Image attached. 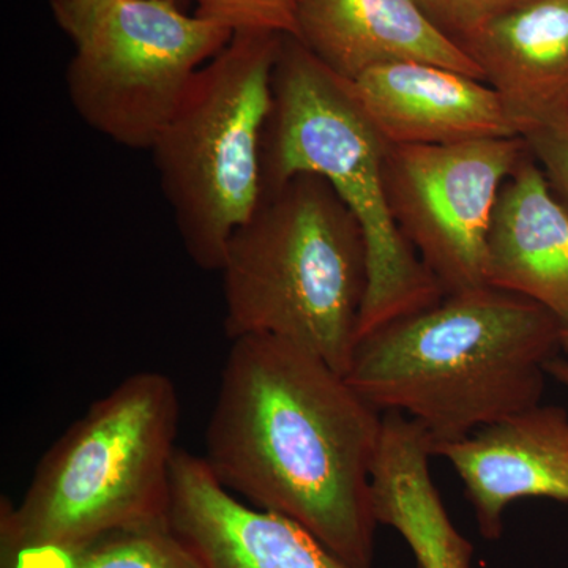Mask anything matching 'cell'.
<instances>
[{
	"label": "cell",
	"mask_w": 568,
	"mask_h": 568,
	"mask_svg": "<svg viewBox=\"0 0 568 568\" xmlns=\"http://www.w3.org/2000/svg\"><path fill=\"white\" fill-rule=\"evenodd\" d=\"M381 410L305 347L231 342L204 459L224 488L298 525L351 566L373 568Z\"/></svg>",
	"instance_id": "6da1fadb"
},
{
	"label": "cell",
	"mask_w": 568,
	"mask_h": 568,
	"mask_svg": "<svg viewBox=\"0 0 568 568\" xmlns=\"http://www.w3.org/2000/svg\"><path fill=\"white\" fill-rule=\"evenodd\" d=\"M560 351L548 310L485 284L358 339L345 377L381 413L417 422L435 448L540 405Z\"/></svg>",
	"instance_id": "7a4b0ae2"
},
{
	"label": "cell",
	"mask_w": 568,
	"mask_h": 568,
	"mask_svg": "<svg viewBox=\"0 0 568 568\" xmlns=\"http://www.w3.org/2000/svg\"><path fill=\"white\" fill-rule=\"evenodd\" d=\"M220 272L231 342L276 336L346 375L365 302L366 246L324 178L297 174L264 193L231 235Z\"/></svg>",
	"instance_id": "3957f363"
},
{
	"label": "cell",
	"mask_w": 568,
	"mask_h": 568,
	"mask_svg": "<svg viewBox=\"0 0 568 568\" xmlns=\"http://www.w3.org/2000/svg\"><path fill=\"white\" fill-rule=\"evenodd\" d=\"M181 403L159 372L125 377L40 459L21 503L0 504V558L166 525Z\"/></svg>",
	"instance_id": "277c9868"
},
{
	"label": "cell",
	"mask_w": 568,
	"mask_h": 568,
	"mask_svg": "<svg viewBox=\"0 0 568 568\" xmlns=\"http://www.w3.org/2000/svg\"><path fill=\"white\" fill-rule=\"evenodd\" d=\"M263 142V194L297 174H316L347 205L366 246V294L357 342L446 297L410 246L388 201L387 144L365 118L345 80L304 44L284 36L272 78Z\"/></svg>",
	"instance_id": "5b68a950"
},
{
	"label": "cell",
	"mask_w": 568,
	"mask_h": 568,
	"mask_svg": "<svg viewBox=\"0 0 568 568\" xmlns=\"http://www.w3.org/2000/svg\"><path fill=\"white\" fill-rule=\"evenodd\" d=\"M284 36L235 32L194 74L151 152L185 252L222 271L227 242L263 197V142Z\"/></svg>",
	"instance_id": "8992f818"
},
{
	"label": "cell",
	"mask_w": 568,
	"mask_h": 568,
	"mask_svg": "<svg viewBox=\"0 0 568 568\" xmlns=\"http://www.w3.org/2000/svg\"><path fill=\"white\" fill-rule=\"evenodd\" d=\"M233 37L178 0H114L65 71L71 106L115 144L151 151L194 74Z\"/></svg>",
	"instance_id": "52a82bcc"
},
{
	"label": "cell",
	"mask_w": 568,
	"mask_h": 568,
	"mask_svg": "<svg viewBox=\"0 0 568 568\" xmlns=\"http://www.w3.org/2000/svg\"><path fill=\"white\" fill-rule=\"evenodd\" d=\"M528 152L525 138L387 145L388 201L399 230L444 293L485 286L493 213Z\"/></svg>",
	"instance_id": "ba28073f"
},
{
	"label": "cell",
	"mask_w": 568,
	"mask_h": 568,
	"mask_svg": "<svg viewBox=\"0 0 568 568\" xmlns=\"http://www.w3.org/2000/svg\"><path fill=\"white\" fill-rule=\"evenodd\" d=\"M168 523L203 568H358L274 510L246 506L204 457L178 448Z\"/></svg>",
	"instance_id": "9c48e42d"
},
{
	"label": "cell",
	"mask_w": 568,
	"mask_h": 568,
	"mask_svg": "<svg viewBox=\"0 0 568 568\" xmlns=\"http://www.w3.org/2000/svg\"><path fill=\"white\" fill-rule=\"evenodd\" d=\"M465 487L478 530L487 540L503 536L508 506L521 499L568 503V413L536 405L506 420L433 448Z\"/></svg>",
	"instance_id": "30bf717a"
},
{
	"label": "cell",
	"mask_w": 568,
	"mask_h": 568,
	"mask_svg": "<svg viewBox=\"0 0 568 568\" xmlns=\"http://www.w3.org/2000/svg\"><path fill=\"white\" fill-rule=\"evenodd\" d=\"M346 84L387 145H446L521 136L487 82L444 67L390 63Z\"/></svg>",
	"instance_id": "8fae6325"
},
{
	"label": "cell",
	"mask_w": 568,
	"mask_h": 568,
	"mask_svg": "<svg viewBox=\"0 0 568 568\" xmlns=\"http://www.w3.org/2000/svg\"><path fill=\"white\" fill-rule=\"evenodd\" d=\"M294 37L347 82L399 62L432 63L484 81L476 63L429 21L417 0H298Z\"/></svg>",
	"instance_id": "7c38bea8"
},
{
	"label": "cell",
	"mask_w": 568,
	"mask_h": 568,
	"mask_svg": "<svg viewBox=\"0 0 568 568\" xmlns=\"http://www.w3.org/2000/svg\"><path fill=\"white\" fill-rule=\"evenodd\" d=\"M523 138L568 123V0H532L458 44Z\"/></svg>",
	"instance_id": "4fadbf2b"
},
{
	"label": "cell",
	"mask_w": 568,
	"mask_h": 568,
	"mask_svg": "<svg viewBox=\"0 0 568 568\" xmlns=\"http://www.w3.org/2000/svg\"><path fill=\"white\" fill-rule=\"evenodd\" d=\"M485 278L548 310L568 354V211L529 149L497 197Z\"/></svg>",
	"instance_id": "5bb4252c"
},
{
	"label": "cell",
	"mask_w": 568,
	"mask_h": 568,
	"mask_svg": "<svg viewBox=\"0 0 568 568\" xmlns=\"http://www.w3.org/2000/svg\"><path fill=\"white\" fill-rule=\"evenodd\" d=\"M433 443L413 418L386 413L373 469L377 525L396 530L420 568H473L474 547L452 521L429 470Z\"/></svg>",
	"instance_id": "9a60e30c"
},
{
	"label": "cell",
	"mask_w": 568,
	"mask_h": 568,
	"mask_svg": "<svg viewBox=\"0 0 568 568\" xmlns=\"http://www.w3.org/2000/svg\"><path fill=\"white\" fill-rule=\"evenodd\" d=\"M0 568H203L166 525L114 530L58 551L0 558Z\"/></svg>",
	"instance_id": "2e32d148"
},
{
	"label": "cell",
	"mask_w": 568,
	"mask_h": 568,
	"mask_svg": "<svg viewBox=\"0 0 568 568\" xmlns=\"http://www.w3.org/2000/svg\"><path fill=\"white\" fill-rule=\"evenodd\" d=\"M194 14L231 32L295 36L298 0H192Z\"/></svg>",
	"instance_id": "e0dca14e"
},
{
	"label": "cell",
	"mask_w": 568,
	"mask_h": 568,
	"mask_svg": "<svg viewBox=\"0 0 568 568\" xmlns=\"http://www.w3.org/2000/svg\"><path fill=\"white\" fill-rule=\"evenodd\" d=\"M429 21L459 44L488 22L532 0H417Z\"/></svg>",
	"instance_id": "ac0fdd59"
},
{
	"label": "cell",
	"mask_w": 568,
	"mask_h": 568,
	"mask_svg": "<svg viewBox=\"0 0 568 568\" xmlns=\"http://www.w3.org/2000/svg\"><path fill=\"white\" fill-rule=\"evenodd\" d=\"M530 155L568 211V123L525 136Z\"/></svg>",
	"instance_id": "d6986e66"
},
{
	"label": "cell",
	"mask_w": 568,
	"mask_h": 568,
	"mask_svg": "<svg viewBox=\"0 0 568 568\" xmlns=\"http://www.w3.org/2000/svg\"><path fill=\"white\" fill-rule=\"evenodd\" d=\"M114 0H50L55 24L73 43L91 31Z\"/></svg>",
	"instance_id": "ffe728a7"
},
{
	"label": "cell",
	"mask_w": 568,
	"mask_h": 568,
	"mask_svg": "<svg viewBox=\"0 0 568 568\" xmlns=\"http://www.w3.org/2000/svg\"><path fill=\"white\" fill-rule=\"evenodd\" d=\"M548 375L558 383L568 387V358L556 357L551 364L548 365Z\"/></svg>",
	"instance_id": "44dd1931"
}]
</instances>
